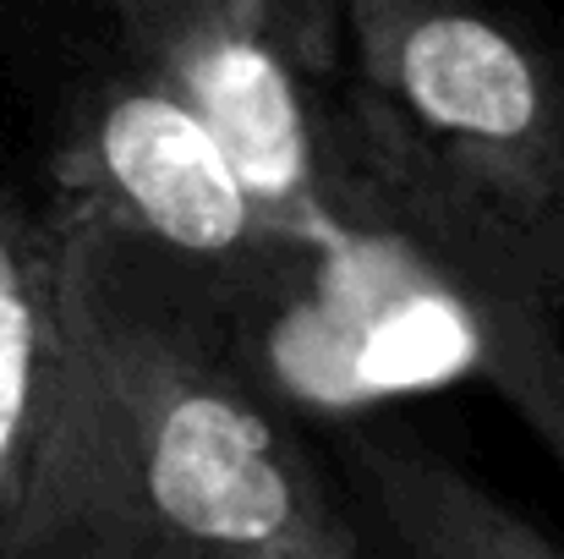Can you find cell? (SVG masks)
<instances>
[{
  "label": "cell",
  "instance_id": "1",
  "mask_svg": "<svg viewBox=\"0 0 564 559\" xmlns=\"http://www.w3.org/2000/svg\"><path fill=\"white\" fill-rule=\"evenodd\" d=\"M61 225V346L0 559L368 555L230 319L66 208Z\"/></svg>",
  "mask_w": 564,
  "mask_h": 559
},
{
  "label": "cell",
  "instance_id": "3",
  "mask_svg": "<svg viewBox=\"0 0 564 559\" xmlns=\"http://www.w3.org/2000/svg\"><path fill=\"white\" fill-rule=\"evenodd\" d=\"M44 192L83 225L154 258L247 341L296 297L318 247L269 219L219 132L160 72L88 33L61 55Z\"/></svg>",
  "mask_w": 564,
  "mask_h": 559
},
{
  "label": "cell",
  "instance_id": "6",
  "mask_svg": "<svg viewBox=\"0 0 564 559\" xmlns=\"http://www.w3.org/2000/svg\"><path fill=\"white\" fill-rule=\"evenodd\" d=\"M66 225L44 182H0V555L39 444L61 346Z\"/></svg>",
  "mask_w": 564,
  "mask_h": 559
},
{
  "label": "cell",
  "instance_id": "7",
  "mask_svg": "<svg viewBox=\"0 0 564 559\" xmlns=\"http://www.w3.org/2000/svg\"><path fill=\"white\" fill-rule=\"evenodd\" d=\"M460 324L471 330L477 373L527 417V428L554 450L564 466V341L554 313L521 308L510 297H449Z\"/></svg>",
  "mask_w": 564,
  "mask_h": 559
},
{
  "label": "cell",
  "instance_id": "2",
  "mask_svg": "<svg viewBox=\"0 0 564 559\" xmlns=\"http://www.w3.org/2000/svg\"><path fill=\"white\" fill-rule=\"evenodd\" d=\"M324 192L444 297L564 319V44L516 0H346Z\"/></svg>",
  "mask_w": 564,
  "mask_h": 559
},
{
  "label": "cell",
  "instance_id": "4",
  "mask_svg": "<svg viewBox=\"0 0 564 559\" xmlns=\"http://www.w3.org/2000/svg\"><path fill=\"white\" fill-rule=\"evenodd\" d=\"M88 33L182 88L280 230L346 241L324 192L346 0H99Z\"/></svg>",
  "mask_w": 564,
  "mask_h": 559
},
{
  "label": "cell",
  "instance_id": "8",
  "mask_svg": "<svg viewBox=\"0 0 564 559\" xmlns=\"http://www.w3.org/2000/svg\"><path fill=\"white\" fill-rule=\"evenodd\" d=\"M99 0H0V39L28 55H66L88 39Z\"/></svg>",
  "mask_w": 564,
  "mask_h": 559
},
{
  "label": "cell",
  "instance_id": "5",
  "mask_svg": "<svg viewBox=\"0 0 564 559\" xmlns=\"http://www.w3.org/2000/svg\"><path fill=\"white\" fill-rule=\"evenodd\" d=\"M340 466L368 555L411 559H564V538L477 483L444 450L400 428H346Z\"/></svg>",
  "mask_w": 564,
  "mask_h": 559
}]
</instances>
